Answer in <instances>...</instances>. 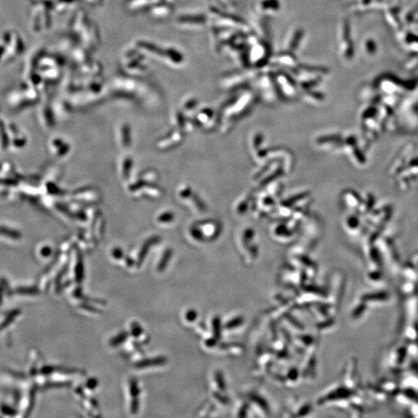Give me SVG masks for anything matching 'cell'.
<instances>
[{
    "mask_svg": "<svg viewBox=\"0 0 418 418\" xmlns=\"http://www.w3.org/2000/svg\"><path fill=\"white\" fill-rule=\"evenodd\" d=\"M212 14L215 15L217 22L220 23L221 28H227V29H238L242 32H246L248 30V26L246 23L237 16L230 13L221 12V10H216V9H212Z\"/></svg>",
    "mask_w": 418,
    "mask_h": 418,
    "instance_id": "cell-5",
    "label": "cell"
},
{
    "mask_svg": "<svg viewBox=\"0 0 418 418\" xmlns=\"http://www.w3.org/2000/svg\"><path fill=\"white\" fill-rule=\"evenodd\" d=\"M97 380L95 379H89V381L87 383V386L89 389H93L94 388H96V386H97Z\"/></svg>",
    "mask_w": 418,
    "mask_h": 418,
    "instance_id": "cell-24",
    "label": "cell"
},
{
    "mask_svg": "<svg viewBox=\"0 0 418 418\" xmlns=\"http://www.w3.org/2000/svg\"><path fill=\"white\" fill-rule=\"evenodd\" d=\"M371 85L375 89H381L388 93L398 91H411L418 87V76L403 79L395 74L387 71L378 74Z\"/></svg>",
    "mask_w": 418,
    "mask_h": 418,
    "instance_id": "cell-1",
    "label": "cell"
},
{
    "mask_svg": "<svg viewBox=\"0 0 418 418\" xmlns=\"http://www.w3.org/2000/svg\"><path fill=\"white\" fill-rule=\"evenodd\" d=\"M4 293L2 291H0V305L2 304L3 300H4Z\"/></svg>",
    "mask_w": 418,
    "mask_h": 418,
    "instance_id": "cell-26",
    "label": "cell"
},
{
    "mask_svg": "<svg viewBox=\"0 0 418 418\" xmlns=\"http://www.w3.org/2000/svg\"><path fill=\"white\" fill-rule=\"evenodd\" d=\"M130 394L132 395V397H134L135 399H136V397H137L138 394H139V388L137 386V383H136V380H131L130 382Z\"/></svg>",
    "mask_w": 418,
    "mask_h": 418,
    "instance_id": "cell-21",
    "label": "cell"
},
{
    "mask_svg": "<svg viewBox=\"0 0 418 418\" xmlns=\"http://www.w3.org/2000/svg\"><path fill=\"white\" fill-rule=\"evenodd\" d=\"M0 413L3 416H15L18 415V409L16 406L11 405L7 403H1L0 404Z\"/></svg>",
    "mask_w": 418,
    "mask_h": 418,
    "instance_id": "cell-17",
    "label": "cell"
},
{
    "mask_svg": "<svg viewBox=\"0 0 418 418\" xmlns=\"http://www.w3.org/2000/svg\"><path fill=\"white\" fill-rule=\"evenodd\" d=\"M303 34H304V33H303V30L300 29V28L294 30L290 34L288 41H286V50L293 52V53L297 50L300 47V43L303 40Z\"/></svg>",
    "mask_w": 418,
    "mask_h": 418,
    "instance_id": "cell-10",
    "label": "cell"
},
{
    "mask_svg": "<svg viewBox=\"0 0 418 418\" xmlns=\"http://www.w3.org/2000/svg\"><path fill=\"white\" fill-rule=\"evenodd\" d=\"M221 4V7L225 8H233V4H232L231 0H218Z\"/></svg>",
    "mask_w": 418,
    "mask_h": 418,
    "instance_id": "cell-23",
    "label": "cell"
},
{
    "mask_svg": "<svg viewBox=\"0 0 418 418\" xmlns=\"http://www.w3.org/2000/svg\"><path fill=\"white\" fill-rule=\"evenodd\" d=\"M275 63L281 65V66L289 67V68H294L297 66V58L293 52L285 50L284 52L276 54L275 56Z\"/></svg>",
    "mask_w": 418,
    "mask_h": 418,
    "instance_id": "cell-11",
    "label": "cell"
},
{
    "mask_svg": "<svg viewBox=\"0 0 418 418\" xmlns=\"http://www.w3.org/2000/svg\"><path fill=\"white\" fill-rule=\"evenodd\" d=\"M258 7L263 13H273L280 10L281 4L279 0H260Z\"/></svg>",
    "mask_w": 418,
    "mask_h": 418,
    "instance_id": "cell-12",
    "label": "cell"
},
{
    "mask_svg": "<svg viewBox=\"0 0 418 418\" xmlns=\"http://www.w3.org/2000/svg\"><path fill=\"white\" fill-rule=\"evenodd\" d=\"M23 391H21L20 401L18 404V416L27 417L32 413L35 404L36 391L37 386L31 383L29 380L23 383Z\"/></svg>",
    "mask_w": 418,
    "mask_h": 418,
    "instance_id": "cell-4",
    "label": "cell"
},
{
    "mask_svg": "<svg viewBox=\"0 0 418 418\" xmlns=\"http://www.w3.org/2000/svg\"><path fill=\"white\" fill-rule=\"evenodd\" d=\"M247 40V42L249 44L250 48L249 49V62L251 65L254 66L261 68L267 65L268 61L270 59V46L267 43L263 41H257L255 38L254 41L251 42L249 40Z\"/></svg>",
    "mask_w": 418,
    "mask_h": 418,
    "instance_id": "cell-3",
    "label": "cell"
},
{
    "mask_svg": "<svg viewBox=\"0 0 418 418\" xmlns=\"http://www.w3.org/2000/svg\"><path fill=\"white\" fill-rule=\"evenodd\" d=\"M164 358H156L153 359L144 360L143 362L140 363L136 365V367L139 368H144V367H150V366L161 365V364H165Z\"/></svg>",
    "mask_w": 418,
    "mask_h": 418,
    "instance_id": "cell-19",
    "label": "cell"
},
{
    "mask_svg": "<svg viewBox=\"0 0 418 418\" xmlns=\"http://www.w3.org/2000/svg\"><path fill=\"white\" fill-rule=\"evenodd\" d=\"M410 27L413 28L414 31H418V19L417 20H415L411 25H410Z\"/></svg>",
    "mask_w": 418,
    "mask_h": 418,
    "instance_id": "cell-25",
    "label": "cell"
},
{
    "mask_svg": "<svg viewBox=\"0 0 418 418\" xmlns=\"http://www.w3.org/2000/svg\"><path fill=\"white\" fill-rule=\"evenodd\" d=\"M13 294L19 296H36L40 290L36 287L19 286L13 289Z\"/></svg>",
    "mask_w": 418,
    "mask_h": 418,
    "instance_id": "cell-16",
    "label": "cell"
},
{
    "mask_svg": "<svg viewBox=\"0 0 418 418\" xmlns=\"http://www.w3.org/2000/svg\"><path fill=\"white\" fill-rule=\"evenodd\" d=\"M339 52L343 60L351 62L355 57V44L352 38V27L348 18H343L339 28Z\"/></svg>",
    "mask_w": 418,
    "mask_h": 418,
    "instance_id": "cell-2",
    "label": "cell"
},
{
    "mask_svg": "<svg viewBox=\"0 0 418 418\" xmlns=\"http://www.w3.org/2000/svg\"><path fill=\"white\" fill-rule=\"evenodd\" d=\"M401 34V38L404 45L410 50V52H416L418 53V35L410 31H401L399 33Z\"/></svg>",
    "mask_w": 418,
    "mask_h": 418,
    "instance_id": "cell-9",
    "label": "cell"
},
{
    "mask_svg": "<svg viewBox=\"0 0 418 418\" xmlns=\"http://www.w3.org/2000/svg\"><path fill=\"white\" fill-rule=\"evenodd\" d=\"M127 336L128 335L126 332L120 333V334H119L117 337L112 339L111 342H110V344H111L113 346H119V345L123 343V342L127 339Z\"/></svg>",
    "mask_w": 418,
    "mask_h": 418,
    "instance_id": "cell-20",
    "label": "cell"
},
{
    "mask_svg": "<svg viewBox=\"0 0 418 418\" xmlns=\"http://www.w3.org/2000/svg\"><path fill=\"white\" fill-rule=\"evenodd\" d=\"M383 16L388 26L396 32L403 31L404 23L401 16V7L397 5H388L383 10Z\"/></svg>",
    "mask_w": 418,
    "mask_h": 418,
    "instance_id": "cell-6",
    "label": "cell"
},
{
    "mask_svg": "<svg viewBox=\"0 0 418 418\" xmlns=\"http://www.w3.org/2000/svg\"><path fill=\"white\" fill-rule=\"evenodd\" d=\"M363 48H364V53L369 58H373L377 54L378 51H379V45H378L377 41L372 37L366 38Z\"/></svg>",
    "mask_w": 418,
    "mask_h": 418,
    "instance_id": "cell-13",
    "label": "cell"
},
{
    "mask_svg": "<svg viewBox=\"0 0 418 418\" xmlns=\"http://www.w3.org/2000/svg\"><path fill=\"white\" fill-rule=\"evenodd\" d=\"M406 71L414 73L418 71V53L410 52L404 63Z\"/></svg>",
    "mask_w": 418,
    "mask_h": 418,
    "instance_id": "cell-15",
    "label": "cell"
},
{
    "mask_svg": "<svg viewBox=\"0 0 418 418\" xmlns=\"http://www.w3.org/2000/svg\"><path fill=\"white\" fill-rule=\"evenodd\" d=\"M374 0H356L351 5V9L355 13L363 14L372 11V5Z\"/></svg>",
    "mask_w": 418,
    "mask_h": 418,
    "instance_id": "cell-14",
    "label": "cell"
},
{
    "mask_svg": "<svg viewBox=\"0 0 418 418\" xmlns=\"http://www.w3.org/2000/svg\"><path fill=\"white\" fill-rule=\"evenodd\" d=\"M131 330H132V335H133L135 337H138V336L142 334V328H141V325H138L136 323H134V324L132 325Z\"/></svg>",
    "mask_w": 418,
    "mask_h": 418,
    "instance_id": "cell-22",
    "label": "cell"
},
{
    "mask_svg": "<svg viewBox=\"0 0 418 418\" xmlns=\"http://www.w3.org/2000/svg\"><path fill=\"white\" fill-rule=\"evenodd\" d=\"M386 2H388L389 4V3H391V1H393V0H386Z\"/></svg>",
    "mask_w": 418,
    "mask_h": 418,
    "instance_id": "cell-27",
    "label": "cell"
},
{
    "mask_svg": "<svg viewBox=\"0 0 418 418\" xmlns=\"http://www.w3.org/2000/svg\"><path fill=\"white\" fill-rule=\"evenodd\" d=\"M40 361V353L37 349H33L29 351L28 362L26 366V376L30 379H34L39 373L38 362Z\"/></svg>",
    "mask_w": 418,
    "mask_h": 418,
    "instance_id": "cell-7",
    "label": "cell"
},
{
    "mask_svg": "<svg viewBox=\"0 0 418 418\" xmlns=\"http://www.w3.org/2000/svg\"><path fill=\"white\" fill-rule=\"evenodd\" d=\"M21 314L22 311L16 309L0 315V332L10 328Z\"/></svg>",
    "mask_w": 418,
    "mask_h": 418,
    "instance_id": "cell-8",
    "label": "cell"
},
{
    "mask_svg": "<svg viewBox=\"0 0 418 418\" xmlns=\"http://www.w3.org/2000/svg\"><path fill=\"white\" fill-rule=\"evenodd\" d=\"M0 291L7 297H10L13 295V289H11L7 278L4 276H0Z\"/></svg>",
    "mask_w": 418,
    "mask_h": 418,
    "instance_id": "cell-18",
    "label": "cell"
}]
</instances>
